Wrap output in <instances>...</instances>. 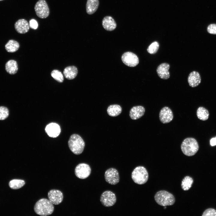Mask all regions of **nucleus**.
<instances>
[{"label":"nucleus","mask_w":216,"mask_h":216,"mask_svg":"<svg viewBox=\"0 0 216 216\" xmlns=\"http://www.w3.org/2000/svg\"><path fill=\"white\" fill-rule=\"evenodd\" d=\"M34 210L37 214L46 216L49 215L53 213L54 207L53 204L49 200L42 198L36 203Z\"/></svg>","instance_id":"obj_1"},{"label":"nucleus","mask_w":216,"mask_h":216,"mask_svg":"<svg viewBox=\"0 0 216 216\" xmlns=\"http://www.w3.org/2000/svg\"><path fill=\"white\" fill-rule=\"evenodd\" d=\"M182 152L185 155L191 156L194 155L199 149L196 140L192 137H188L183 141L181 146Z\"/></svg>","instance_id":"obj_2"},{"label":"nucleus","mask_w":216,"mask_h":216,"mask_svg":"<svg viewBox=\"0 0 216 216\" xmlns=\"http://www.w3.org/2000/svg\"><path fill=\"white\" fill-rule=\"evenodd\" d=\"M68 145L70 149L73 153L79 155L83 151L85 143L80 136L75 134L71 135L70 137Z\"/></svg>","instance_id":"obj_3"},{"label":"nucleus","mask_w":216,"mask_h":216,"mask_svg":"<svg viewBox=\"0 0 216 216\" xmlns=\"http://www.w3.org/2000/svg\"><path fill=\"white\" fill-rule=\"evenodd\" d=\"M154 198L158 204L163 206H172L175 202L173 195L165 190L157 192L154 195Z\"/></svg>","instance_id":"obj_4"},{"label":"nucleus","mask_w":216,"mask_h":216,"mask_svg":"<svg viewBox=\"0 0 216 216\" xmlns=\"http://www.w3.org/2000/svg\"><path fill=\"white\" fill-rule=\"evenodd\" d=\"M131 178L135 183L140 185L144 184L147 182L148 179V173L144 166H138L136 167L132 172Z\"/></svg>","instance_id":"obj_5"},{"label":"nucleus","mask_w":216,"mask_h":216,"mask_svg":"<svg viewBox=\"0 0 216 216\" xmlns=\"http://www.w3.org/2000/svg\"><path fill=\"white\" fill-rule=\"evenodd\" d=\"M34 10L37 15L40 18H46L50 14L49 8L45 0L38 1L35 4Z\"/></svg>","instance_id":"obj_6"},{"label":"nucleus","mask_w":216,"mask_h":216,"mask_svg":"<svg viewBox=\"0 0 216 216\" xmlns=\"http://www.w3.org/2000/svg\"><path fill=\"white\" fill-rule=\"evenodd\" d=\"M100 201L105 207H110L113 206L116 201V198L114 193L107 190L103 192L100 197Z\"/></svg>","instance_id":"obj_7"},{"label":"nucleus","mask_w":216,"mask_h":216,"mask_svg":"<svg viewBox=\"0 0 216 216\" xmlns=\"http://www.w3.org/2000/svg\"><path fill=\"white\" fill-rule=\"evenodd\" d=\"M91 170L90 166L85 163H80L78 164L75 169V174L78 178L84 179L90 175Z\"/></svg>","instance_id":"obj_8"},{"label":"nucleus","mask_w":216,"mask_h":216,"mask_svg":"<svg viewBox=\"0 0 216 216\" xmlns=\"http://www.w3.org/2000/svg\"><path fill=\"white\" fill-rule=\"evenodd\" d=\"M104 177L106 182L111 185L117 184L120 180L119 174L118 170L113 168H109L106 171Z\"/></svg>","instance_id":"obj_9"},{"label":"nucleus","mask_w":216,"mask_h":216,"mask_svg":"<svg viewBox=\"0 0 216 216\" xmlns=\"http://www.w3.org/2000/svg\"><path fill=\"white\" fill-rule=\"evenodd\" d=\"M122 60L126 65L130 67L136 66L139 63V58L134 53L128 52L124 53L122 56Z\"/></svg>","instance_id":"obj_10"},{"label":"nucleus","mask_w":216,"mask_h":216,"mask_svg":"<svg viewBox=\"0 0 216 216\" xmlns=\"http://www.w3.org/2000/svg\"><path fill=\"white\" fill-rule=\"evenodd\" d=\"M49 200L53 204L58 205L62 202L63 196L62 192L58 190L53 189L50 190L48 193Z\"/></svg>","instance_id":"obj_11"},{"label":"nucleus","mask_w":216,"mask_h":216,"mask_svg":"<svg viewBox=\"0 0 216 216\" xmlns=\"http://www.w3.org/2000/svg\"><path fill=\"white\" fill-rule=\"evenodd\" d=\"M159 117L160 121L163 124H166L172 121L173 116L171 110L169 107L165 106L160 110Z\"/></svg>","instance_id":"obj_12"},{"label":"nucleus","mask_w":216,"mask_h":216,"mask_svg":"<svg viewBox=\"0 0 216 216\" xmlns=\"http://www.w3.org/2000/svg\"><path fill=\"white\" fill-rule=\"evenodd\" d=\"M45 130L49 136L53 138L58 136L61 132L59 126L54 123H51L48 124L46 127Z\"/></svg>","instance_id":"obj_13"},{"label":"nucleus","mask_w":216,"mask_h":216,"mask_svg":"<svg viewBox=\"0 0 216 216\" xmlns=\"http://www.w3.org/2000/svg\"><path fill=\"white\" fill-rule=\"evenodd\" d=\"M170 68L169 64L164 63L160 64L157 67V72L158 76L164 80L168 79L170 76L169 70Z\"/></svg>","instance_id":"obj_14"},{"label":"nucleus","mask_w":216,"mask_h":216,"mask_svg":"<svg viewBox=\"0 0 216 216\" xmlns=\"http://www.w3.org/2000/svg\"><path fill=\"white\" fill-rule=\"evenodd\" d=\"M14 27L16 31L18 33L24 34L29 31L30 26L26 20L24 19H21L15 22Z\"/></svg>","instance_id":"obj_15"},{"label":"nucleus","mask_w":216,"mask_h":216,"mask_svg":"<svg viewBox=\"0 0 216 216\" xmlns=\"http://www.w3.org/2000/svg\"><path fill=\"white\" fill-rule=\"evenodd\" d=\"M145 111V108L142 106H134L130 110L129 113L130 116L132 119H137L143 116Z\"/></svg>","instance_id":"obj_16"},{"label":"nucleus","mask_w":216,"mask_h":216,"mask_svg":"<svg viewBox=\"0 0 216 216\" xmlns=\"http://www.w3.org/2000/svg\"><path fill=\"white\" fill-rule=\"evenodd\" d=\"M102 25L103 28L108 31L114 30L117 26L116 23L114 19L110 16L104 17L102 21Z\"/></svg>","instance_id":"obj_17"},{"label":"nucleus","mask_w":216,"mask_h":216,"mask_svg":"<svg viewBox=\"0 0 216 216\" xmlns=\"http://www.w3.org/2000/svg\"><path fill=\"white\" fill-rule=\"evenodd\" d=\"M201 81V78L199 73L195 71L191 72L188 77V82L189 85L194 87L198 86Z\"/></svg>","instance_id":"obj_18"},{"label":"nucleus","mask_w":216,"mask_h":216,"mask_svg":"<svg viewBox=\"0 0 216 216\" xmlns=\"http://www.w3.org/2000/svg\"><path fill=\"white\" fill-rule=\"evenodd\" d=\"M5 68L6 71L10 75L16 74L18 70V65L17 62L14 59H10L5 63Z\"/></svg>","instance_id":"obj_19"},{"label":"nucleus","mask_w":216,"mask_h":216,"mask_svg":"<svg viewBox=\"0 0 216 216\" xmlns=\"http://www.w3.org/2000/svg\"><path fill=\"white\" fill-rule=\"evenodd\" d=\"M99 5V0H87L86 5V11L89 15L95 13Z\"/></svg>","instance_id":"obj_20"},{"label":"nucleus","mask_w":216,"mask_h":216,"mask_svg":"<svg viewBox=\"0 0 216 216\" xmlns=\"http://www.w3.org/2000/svg\"><path fill=\"white\" fill-rule=\"evenodd\" d=\"M77 73V68L74 66L66 67L63 71L65 77L68 80H72L75 78Z\"/></svg>","instance_id":"obj_21"},{"label":"nucleus","mask_w":216,"mask_h":216,"mask_svg":"<svg viewBox=\"0 0 216 216\" xmlns=\"http://www.w3.org/2000/svg\"><path fill=\"white\" fill-rule=\"evenodd\" d=\"M20 47L19 43L16 41L10 39L6 44L5 48L6 51L10 53H14L17 51Z\"/></svg>","instance_id":"obj_22"},{"label":"nucleus","mask_w":216,"mask_h":216,"mask_svg":"<svg viewBox=\"0 0 216 216\" xmlns=\"http://www.w3.org/2000/svg\"><path fill=\"white\" fill-rule=\"evenodd\" d=\"M122 109L121 107L117 104L110 105L107 109V111L108 114L112 117H116L120 115Z\"/></svg>","instance_id":"obj_23"},{"label":"nucleus","mask_w":216,"mask_h":216,"mask_svg":"<svg viewBox=\"0 0 216 216\" xmlns=\"http://www.w3.org/2000/svg\"><path fill=\"white\" fill-rule=\"evenodd\" d=\"M196 115L198 118L202 121L207 120L209 116L208 110L204 107H199L196 111Z\"/></svg>","instance_id":"obj_24"},{"label":"nucleus","mask_w":216,"mask_h":216,"mask_svg":"<svg viewBox=\"0 0 216 216\" xmlns=\"http://www.w3.org/2000/svg\"><path fill=\"white\" fill-rule=\"evenodd\" d=\"M193 182L192 178L188 176H185L182 181V189L184 191L189 190L191 187Z\"/></svg>","instance_id":"obj_25"},{"label":"nucleus","mask_w":216,"mask_h":216,"mask_svg":"<svg viewBox=\"0 0 216 216\" xmlns=\"http://www.w3.org/2000/svg\"><path fill=\"white\" fill-rule=\"evenodd\" d=\"M25 184V182L23 180L15 179L10 182L9 186L12 189H17L22 188Z\"/></svg>","instance_id":"obj_26"},{"label":"nucleus","mask_w":216,"mask_h":216,"mask_svg":"<svg viewBox=\"0 0 216 216\" xmlns=\"http://www.w3.org/2000/svg\"><path fill=\"white\" fill-rule=\"evenodd\" d=\"M52 76L56 80L59 82H62L64 80V77L62 73L59 71L54 70L51 73Z\"/></svg>","instance_id":"obj_27"},{"label":"nucleus","mask_w":216,"mask_h":216,"mask_svg":"<svg viewBox=\"0 0 216 216\" xmlns=\"http://www.w3.org/2000/svg\"><path fill=\"white\" fill-rule=\"evenodd\" d=\"M159 43L157 41L152 43L148 47L147 52L150 54H153L157 52L159 48Z\"/></svg>","instance_id":"obj_28"},{"label":"nucleus","mask_w":216,"mask_h":216,"mask_svg":"<svg viewBox=\"0 0 216 216\" xmlns=\"http://www.w3.org/2000/svg\"><path fill=\"white\" fill-rule=\"evenodd\" d=\"M9 115V111L8 108L4 106H0V120L6 118Z\"/></svg>","instance_id":"obj_29"},{"label":"nucleus","mask_w":216,"mask_h":216,"mask_svg":"<svg viewBox=\"0 0 216 216\" xmlns=\"http://www.w3.org/2000/svg\"><path fill=\"white\" fill-rule=\"evenodd\" d=\"M202 216H216V210L212 208L206 210L203 212Z\"/></svg>","instance_id":"obj_30"},{"label":"nucleus","mask_w":216,"mask_h":216,"mask_svg":"<svg viewBox=\"0 0 216 216\" xmlns=\"http://www.w3.org/2000/svg\"><path fill=\"white\" fill-rule=\"evenodd\" d=\"M207 30L210 34H216V24H212L209 25L207 27Z\"/></svg>","instance_id":"obj_31"},{"label":"nucleus","mask_w":216,"mask_h":216,"mask_svg":"<svg viewBox=\"0 0 216 216\" xmlns=\"http://www.w3.org/2000/svg\"><path fill=\"white\" fill-rule=\"evenodd\" d=\"M30 27L33 29H36L38 26L37 21L34 19L31 20L29 21Z\"/></svg>","instance_id":"obj_32"},{"label":"nucleus","mask_w":216,"mask_h":216,"mask_svg":"<svg viewBox=\"0 0 216 216\" xmlns=\"http://www.w3.org/2000/svg\"><path fill=\"white\" fill-rule=\"evenodd\" d=\"M210 144L212 146L216 145V137L212 138L210 140Z\"/></svg>","instance_id":"obj_33"},{"label":"nucleus","mask_w":216,"mask_h":216,"mask_svg":"<svg viewBox=\"0 0 216 216\" xmlns=\"http://www.w3.org/2000/svg\"><path fill=\"white\" fill-rule=\"evenodd\" d=\"M166 207H164V209H166Z\"/></svg>","instance_id":"obj_34"},{"label":"nucleus","mask_w":216,"mask_h":216,"mask_svg":"<svg viewBox=\"0 0 216 216\" xmlns=\"http://www.w3.org/2000/svg\"><path fill=\"white\" fill-rule=\"evenodd\" d=\"M2 0H0V1H2Z\"/></svg>","instance_id":"obj_35"}]
</instances>
